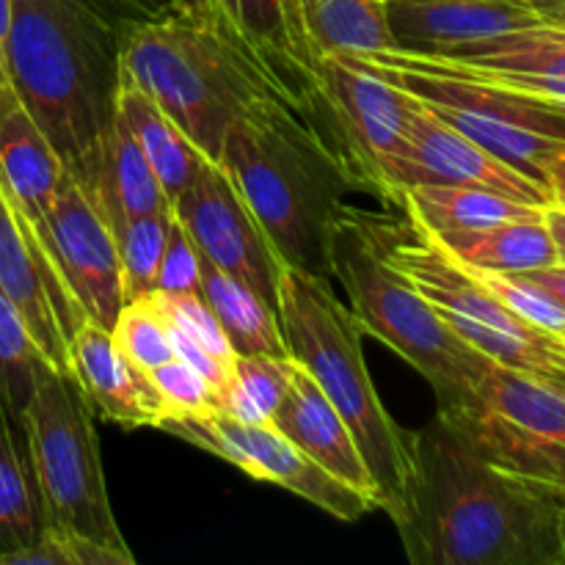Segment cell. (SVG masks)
<instances>
[{
    "label": "cell",
    "mask_w": 565,
    "mask_h": 565,
    "mask_svg": "<svg viewBox=\"0 0 565 565\" xmlns=\"http://www.w3.org/2000/svg\"><path fill=\"white\" fill-rule=\"evenodd\" d=\"M390 516L414 565L565 563L561 502L480 456L439 414L412 434V478Z\"/></svg>",
    "instance_id": "1"
},
{
    "label": "cell",
    "mask_w": 565,
    "mask_h": 565,
    "mask_svg": "<svg viewBox=\"0 0 565 565\" xmlns=\"http://www.w3.org/2000/svg\"><path fill=\"white\" fill-rule=\"evenodd\" d=\"M127 22L132 17L119 0H11L9 86L86 196L114 125Z\"/></svg>",
    "instance_id": "2"
},
{
    "label": "cell",
    "mask_w": 565,
    "mask_h": 565,
    "mask_svg": "<svg viewBox=\"0 0 565 565\" xmlns=\"http://www.w3.org/2000/svg\"><path fill=\"white\" fill-rule=\"evenodd\" d=\"M218 163L243 193L281 263L329 274L331 226L353 180L318 132L281 103H265L226 130Z\"/></svg>",
    "instance_id": "3"
},
{
    "label": "cell",
    "mask_w": 565,
    "mask_h": 565,
    "mask_svg": "<svg viewBox=\"0 0 565 565\" xmlns=\"http://www.w3.org/2000/svg\"><path fill=\"white\" fill-rule=\"evenodd\" d=\"M287 353L345 419L370 469L381 511L395 513L412 478V430L392 419L362 351V326L334 296L331 279L285 265L276 301Z\"/></svg>",
    "instance_id": "4"
},
{
    "label": "cell",
    "mask_w": 565,
    "mask_h": 565,
    "mask_svg": "<svg viewBox=\"0 0 565 565\" xmlns=\"http://www.w3.org/2000/svg\"><path fill=\"white\" fill-rule=\"evenodd\" d=\"M329 274L345 287L364 334L401 353L434 386L436 412H456L469 401L491 359L458 337L428 298L381 257L359 210L348 207L331 226Z\"/></svg>",
    "instance_id": "5"
},
{
    "label": "cell",
    "mask_w": 565,
    "mask_h": 565,
    "mask_svg": "<svg viewBox=\"0 0 565 565\" xmlns=\"http://www.w3.org/2000/svg\"><path fill=\"white\" fill-rule=\"evenodd\" d=\"M119 66L210 160H218L232 121L265 103H281L213 33L180 11L127 22Z\"/></svg>",
    "instance_id": "6"
},
{
    "label": "cell",
    "mask_w": 565,
    "mask_h": 565,
    "mask_svg": "<svg viewBox=\"0 0 565 565\" xmlns=\"http://www.w3.org/2000/svg\"><path fill=\"white\" fill-rule=\"evenodd\" d=\"M342 58L417 97L469 141L541 185H546V166L565 149V103L557 99L461 75L408 50Z\"/></svg>",
    "instance_id": "7"
},
{
    "label": "cell",
    "mask_w": 565,
    "mask_h": 565,
    "mask_svg": "<svg viewBox=\"0 0 565 565\" xmlns=\"http://www.w3.org/2000/svg\"><path fill=\"white\" fill-rule=\"evenodd\" d=\"M381 257L412 281L458 337L502 367L565 390V340L527 323L475 281L417 224L364 213Z\"/></svg>",
    "instance_id": "8"
},
{
    "label": "cell",
    "mask_w": 565,
    "mask_h": 565,
    "mask_svg": "<svg viewBox=\"0 0 565 565\" xmlns=\"http://www.w3.org/2000/svg\"><path fill=\"white\" fill-rule=\"evenodd\" d=\"M92 419L77 386L44 367L36 392L22 408L44 516L47 524L75 530L136 563L110 508Z\"/></svg>",
    "instance_id": "9"
},
{
    "label": "cell",
    "mask_w": 565,
    "mask_h": 565,
    "mask_svg": "<svg viewBox=\"0 0 565 565\" xmlns=\"http://www.w3.org/2000/svg\"><path fill=\"white\" fill-rule=\"evenodd\" d=\"M439 417L480 456L546 494L555 497L565 483V390L561 386L491 362L469 401Z\"/></svg>",
    "instance_id": "10"
},
{
    "label": "cell",
    "mask_w": 565,
    "mask_h": 565,
    "mask_svg": "<svg viewBox=\"0 0 565 565\" xmlns=\"http://www.w3.org/2000/svg\"><path fill=\"white\" fill-rule=\"evenodd\" d=\"M174 11L213 33L248 75L318 132L340 163L320 97V55L309 42L301 0H174Z\"/></svg>",
    "instance_id": "11"
},
{
    "label": "cell",
    "mask_w": 565,
    "mask_h": 565,
    "mask_svg": "<svg viewBox=\"0 0 565 565\" xmlns=\"http://www.w3.org/2000/svg\"><path fill=\"white\" fill-rule=\"evenodd\" d=\"M158 430L232 463L252 480L292 491L340 522H359L370 511H379L373 497L342 483L270 425H243L224 414H210L169 417Z\"/></svg>",
    "instance_id": "12"
},
{
    "label": "cell",
    "mask_w": 565,
    "mask_h": 565,
    "mask_svg": "<svg viewBox=\"0 0 565 565\" xmlns=\"http://www.w3.org/2000/svg\"><path fill=\"white\" fill-rule=\"evenodd\" d=\"M318 77L342 169L353 185L386 202V169L406 138L414 97L342 55H323Z\"/></svg>",
    "instance_id": "13"
},
{
    "label": "cell",
    "mask_w": 565,
    "mask_h": 565,
    "mask_svg": "<svg viewBox=\"0 0 565 565\" xmlns=\"http://www.w3.org/2000/svg\"><path fill=\"white\" fill-rule=\"evenodd\" d=\"M171 207L207 263L276 309L285 263L218 160H204Z\"/></svg>",
    "instance_id": "14"
},
{
    "label": "cell",
    "mask_w": 565,
    "mask_h": 565,
    "mask_svg": "<svg viewBox=\"0 0 565 565\" xmlns=\"http://www.w3.org/2000/svg\"><path fill=\"white\" fill-rule=\"evenodd\" d=\"M0 290L25 320L50 367L70 379V340L86 320L53 252L0 177ZM72 381V379H70Z\"/></svg>",
    "instance_id": "15"
},
{
    "label": "cell",
    "mask_w": 565,
    "mask_h": 565,
    "mask_svg": "<svg viewBox=\"0 0 565 565\" xmlns=\"http://www.w3.org/2000/svg\"><path fill=\"white\" fill-rule=\"evenodd\" d=\"M475 185L516 202L550 207L552 193L513 166L502 163L414 97L406 138L386 169V202L397 204L412 185Z\"/></svg>",
    "instance_id": "16"
},
{
    "label": "cell",
    "mask_w": 565,
    "mask_h": 565,
    "mask_svg": "<svg viewBox=\"0 0 565 565\" xmlns=\"http://www.w3.org/2000/svg\"><path fill=\"white\" fill-rule=\"evenodd\" d=\"M42 241L53 252L86 320L110 329L125 303L119 248L108 221L66 171L44 215Z\"/></svg>",
    "instance_id": "17"
},
{
    "label": "cell",
    "mask_w": 565,
    "mask_h": 565,
    "mask_svg": "<svg viewBox=\"0 0 565 565\" xmlns=\"http://www.w3.org/2000/svg\"><path fill=\"white\" fill-rule=\"evenodd\" d=\"M70 379L92 417L121 428H158L166 406L149 373L130 362L114 334L94 320H83L70 340Z\"/></svg>",
    "instance_id": "18"
},
{
    "label": "cell",
    "mask_w": 565,
    "mask_h": 565,
    "mask_svg": "<svg viewBox=\"0 0 565 565\" xmlns=\"http://www.w3.org/2000/svg\"><path fill=\"white\" fill-rule=\"evenodd\" d=\"M419 55L461 75L565 103V25L557 22Z\"/></svg>",
    "instance_id": "19"
},
{
    "label": "cell",
    "mask_w": 565,
    "mask_h": 565,
    "mask_svg": "<svg viewBox=\"0 0 565 565\" xmlns=\"http://www.w3.org/2000/svg\"><path fill=\"white\" fill-rule=\"evenodd\" d=\"M395 50L445 53L546 22L519 0H386Z\"/></svg>",
    "instance_id": "20"
},
{
    "label": "cell",
    "mask_w": 565,
    "mask_h": 565,
    "mask_svg": "<svg viewBox=\"0 0 565 565\" xmlns=\"http://www.w3.org/2000/svg\"><path fill=\"white\" fill-rule=\"evenodd\" d=\"M270 428L279 430L285 439H290L298 450L307 452L312 461L329 469L342 483L364 491V494L379 502V491H375L367 463H364L345 419L340 417V412L331 406L323 390L315 384L312 375L298 362L285 401L279 403L276 414L270 417Z\"/></svg>",
    "instance_id": "21"
},
{
    "label": "cell",
    "mask_w": 565,
    "mask_h": 565,
    "mask_svg": "<svg viewBox=\"0 0 565 565\" xmlns=\"http://www.w3.org/2000/svg\"><path fill=\"white\" fill-rule=\"evenodd\" d=\"M0 177L42 235L44 215L64 177V163L14 92L0 103Z\"/></svg>",
    "instance_id": "22"
},
{
    "label": "cell",
    "mask_w": 565,
    "mask_h": 565,
    "mask_svg": "<svg viewBox=\"0 0 565 565\" xmlns=\"http://www.w3.org/2000/svg\"><path fill=\"white\" fill-rule=\"evenodd\" d=\"M114 114L125 121L130 136L147 154L149 166L158 174L160 185H163L166 196L174 199L185 191L204 166L210 160L185 132L177 127V121L149 97L143 88H138L130 77L121 72L119 66V86H116Z\"/></svg>",
    "instance_id": "23"
},
{
    "label": "cell",
    "mask_w": 565,
    "mask_h": 565,
    "mask_svg": "<svg viewBox=\"0 0 565 565\" xmlns=\"http://www.w3.org/2000/svg\"><path fill=\"white\" fill-rule=\"evenodd\" d=\"M86 199L108 221L110 230L127 218H141L171 207V199L166 196L147 154L116 114L99 152L97 182Z\"/></svg>",
    "instance_id": "24"
},
{
    "label": "cell",
    "mask_w": 565,
    "mask_h": 565,
    "mask_svg": "<svg viewBox=\"0 0 565 565\" xmlns=\"http://www.w3.org/2000/svg\"><path fill=\"white\" fill-rule=\"evenodd\" d=\"M425 235L461 265L494 270V274H527L557 263V248L544 215L502 221L483 230L441 232V235L425 232Z\"/></svg>",
    "instance_id": "25"
},
{
    "label": "cell",
    "mask_w": 565,
    "mask_h": 565,
    "mask_svg": "<svg viewBox=\"0 0 565 565\" xmlns=\"http://www.w3.org/2000/svg\"><path fill=\"white\" fill-rule=\"evenodd\" d=\"M47 516L33 472L25 423L0 397V555L42 535Z\"/></svg>",
    "instance_id": "26"
},
{
    "label": "cell",
    "mask_w": 565,
    "mask_h": 565,
    "mask_svg": "<svg viewBox=\"0 0 565 565\" xmlns=\"http://www.w3.org/2000/svg\"><path fill=\"white\" fill-rule=\"evenodd\" d=\"M397 207L423 226L425 232H463L483 230V226L502 224V221L535 218L544 215L546 207L516 202L511 196L475 185H412L401 193Z\"/></svg>",
    "instance_id": "27"
},
{
    "label": "cell",
    "mask_w": 565,
    "mask_h": 565,
    "mask_svg": "<svg viewBox=\"0 0 565 565\" xmlns=\"http://www.w3.org/2000/svg\"><path fill=\"white\" fill-rule=\"evenodd\" d=\"M202 298L213 309L235 356H290L276 309L204 257Z\"/></svg>",
    "instance_id": "28"
},
{
    "label": "cell",
    "mask_w": 565,
    "mask_h": 565,
    "mask_svg": "<svg viewBox=\"0 0 565 565\" xmlns=\"http://www.w3.org/2000/svg\"><path fill=\"white\" fill-rule=\"evenodd\" d=\"M301 14L320 58L397 47L386 20V0H301Z\"/></svg>",
    "instance_id": "29"
},
{
    "label": "cell",
    "mask_w": 565,
    "mask_h": 565,
    "mask_svg": "<svg viewBox=\"0 0 565 565\" xmlns=\"http://www.w3.org/2000/svg\"><path fill=\"white\" fill-rule=\"evenodd\" d=\"M292 356H235L232 375L218 397V414L243 425H270L290 390Z\"/></svg>",
    "instance_id": "30"
},
{
    "label": "cell",
    "mask_w": 565,
    "mask_h": 565,
    "mask_svg": "<svg viewBox=\"0 0 565 565\" xmlns=\"http://www.w3.org/2000/svg\"><path fill=\"white\" fill-rule=\"evenodd\" d=\"M50 367L14 303L0 290V397L22 417L42 370Z\"/></svg>",
    "instance_id": "31"
},
{
    "label": "cell",
    "mask_w": 565,
    "mask_h": 565,
    "mask_svg": "<svg viewBox=\"0 0 565 565\" xmlns=\"http://www.w3.org/2000/svg\"><path fill=\"white\" fill-rule=\"evenodd\" d=\"M171 213H174V207L163 210V213L141 215V218H127L119 226H114L125 301L147 296L158 287V268L160 257H163L166 237H169Z\"/></svg>",
    "instance_id": "32"
},
{
    "label": "cell",
    "mask_w": 565,
    "mask_h": 565,
    "mask_svg": "<svg viewBox=\"0 0 565 565\" xmlns=\"http://www.w3.org/2000/svg\"><path fill=\"white\" fill-rule=\"evenodd\" d=\"M110 334H114L119 351L143 373H152L154 367L174 359L169 329H166V320L152 292L121 303L116 323L110 326Z\"/></svg>",
    "instance_id": "33"
},
{
    "label": "cell",
    "mask_w": 565,
    "mask_h": 565,
    "mask_svg": "<svg viewBox=\"0 0 565 565\" xmlns=\"http://www.w3.org/2000/svg\"><path fill=\"white\" fill-rule=\"evenodd\" d=\"M0 565H132V561L75 530L44 524L33 544L0 555Z\"/></svg>",
    "instance_id": "34"
},
{
    "label": "cell",
    "mask_w": 565,
    "mask_h": 565,
    "mask_svg": "<svg viewBox=\"0 0 565 565\" xmlns=\"http://www.w3.org/2000/svg\"><path fill=\"white\" fill-rule=\"evenodd\" d=\"M447 257H450V254H447ZM461 268L467 270L475 281H480L486 290L494 292L505 307H511L513 312L522 315L527 323L539 326V329L550 331V334L565 340V309L550 296V292L541 290L539 285L524 279L522 274H494V270L469 268V265H461Z\"/></svg>",
    "instance_id": "35"
},
{
    "label": "cell",
    "mask_w": 565,
    "mask_h": 565,
    "mask_svg": "<svg viewBox=\"0 0 565 565\" xmlns=\"http://www.w3.org/2000/svg\"><path fill=\"white\" fill-rule=\"evenodd\" d=\"M160 401L166 406V417H210L218 414V392L210 386L202 373L185 364L182 359H169L166 364L149 373Z\"/></svg>",
    "instance_id": "36"
},
{
    "label": "cell",
    "mask_w": 565,
    "mask_h": 565,
    "mask_svg": "<svg viewBox=\"0 0 565 565\" xmlns=\"http://www.w3.org/2000/svg\"><path fill=\"white\" fill-rule=\"evenodd\" d=\"M154 303H158L160 315L169 326L185 331L191 340H196L199 345L207 348L215 359H221L224 364L235 362V351H232L230 340H226L224 329L215 320L213 309L207 307V301L202 298V292H163L152 290Z\"/></svg>",
    "instance_id": "37"
},
{
    "label": "cell",
    "mask_w": 565,
    "mask_h": 565,
    "mask_svg": "<svg viewBox=\"0 0 565 565\" xmlns=\"http://www.w3.org/2000/svg\"><path fill=\"white\" fill-rule=\"evenodd\" d=\"M163 292H202V254L193 246L191 235L171 213L169 237L158 268V287Z\"/></svg>",
    "instance_id": "38"
},
{
    "label": "cell",
    "mask_w": 565,
    "mask_h": 565,
    "mask_svg": "<svg viewBox=\"0 0 565 565\" xmlns=\"http://www.w3.org/2000/svg\"><path fill=\"white\" fill-rule=\"evenodd\" d=\"M522 276L533 281V285H539L544 292H550V296L565 309V265L563 263L546 265V268H539V270H527V274Z\"/></svg>",
    "instance_id": "39"
},
{
    "label": "cell",
    "mask_w": 565,
    "mask_h": 565,
    "mask_svg": "<svg viewBox=\"0 0 565 565\" xmlns=\"http://www.w3.org/2000/svg\"><path fill=\"white\" fill-rule=\"evenodd\" d=\"M546 185L552 191V204L565 207V149L552 158V163L546 166Z\"/></svg>",
    "instance_id": "40"
},
{
    "label": "cell",
    "mask_w": 565,
    "mask_h": 565,
    "mask_svg": "<svg viewBox=\"0 0 565 565\" xmlns=\"http://www.w3.org/2000/svg\"><path fill=\"white\" fill-rule=\"evenodd\" d=\"M544 221H546V226H550L552 241H555L557 263L565 265V207L550 204V207L544 210Z\"/></svg>",
    "instance_id": "41"
},
{
    "label": "cell",
    "mask_w": 565,
    "mask_h": 565,
    "mask_svg": "<svg viewBox=\"0 0 565 565\" xmlns=\"http://www.w3.org/2000/svg\"><path fill=\"white\" fill-rule=\"evenodd\" d=\"M519 3H524V6H530V9H535L539 11L541 17H550L552 11H557V9H563L565 6V0H519Z\"/></svg>",
    "instance_id": "42"
},
{
    "label": "cell",
    "mask_w": 565,
    "mask_h": 565,
    "mask_svg": "<svg viewBox=\"0 0 565 565\" xmlns=\"http://www.w3.org/2000/svg\"><path fill=\"white\" fill-rule=\"evenodd\" d=\"M9 17H11V0H0V66H3V44H6V31H9ZM6 81H9V77H6Z\"/></svg>",
    "instance_id": "43"
},
{
    "label": "cell",
    "mask_w": 565,
    "mask_h": 565,
    "mask_svg": "<svg viewBox=\"0 0 565 565\" xmlns=\"http://www.w3.org/2000/svg\"><path fill=\"white\" fill-rule=\"evenodd\" d=\"M9 94H11V86H9V81H6L3 66H0V103H3V99L9 97Z\"/></svg>",
    "instance_id": "44"
},
{
    "label": "cell",
    "mask_w": 565,
    "mask_h": 565,
    "mask_svg": "<svg viewBox=\"0 0 565 565\" xmlns=\"http://www.w3.org/2000/svg\"><path fill=\"white\" fill-rule=\"evenodd\" d=\"M557 502H561V505H563V535H565V483L561 486V489H557Z\"/></svg>",
    "instance_id": "45"
},
{
    "label": "cell",
    "mask_w": 565,
    "mask_h": 565,
    "mask_svg": "<svg viewBox=\"0 0 565 565\" xmlns=\"http://www.w3.org/2000/svg\"><path fill=\"white\" fill-rule=\"evenodd\" d=\"M546 22H565V6H563V9L552 11V14L546 17Z\"/></svg>",
    "instance_id": "46"
},
{
    "label": "cell",
    "mask_w": 565,
    "mask_h": 565,
    "mask_svg": "<svg viewBox=\"0 0 565 565\" xmlns=\"http://www.w3.org/2000/svg\"><path fill=\"white\" fill-rule=\"evenodd\" d=\"M557 25H565V22H557Z\"/></svg>",
    "instance_id": "47"
}]
</instances>
